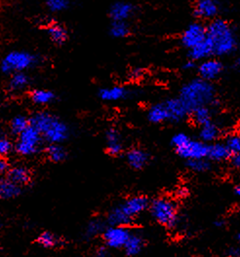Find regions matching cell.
Returning a JSON list of instances; mask_svg holds the SVG:
<instances>
[{
  "instance_id": "1",
  "label": "cell",
  "mask_w": 240,
  "mask_h": 257,
  "mask_svg": "<svg viewBox=\"0 0 240 257\" xmlns=\"http://www.w3.org/2000/svg\"><path fill=\"white\" fill-rule=\"evenodd\" d=\"M190 115L198 107L213 106L217 103V90L213 82L199 77L185 83L178 95Z\"/></svg>"
},
{
  "instance_id": "2",
  "label": "cell",
  "mask_w": 240,
  "mask_h": 257,
  "mask_svg": "<svg viewBox=\"0 0 240 257\" xmlns=\"http://www.w3.org/2000/svg\"><path fill=\"white\" fill-rule=\"evenodd\" d=\"M207 27V40L213 50L214 57L231 55L238 46V41L231 25L224 19L217 18Z\"/></svg>"
},
{
  "instance_id": "3",
  "label": "cell",
  "mask_w": 240,
  "mask_h": 257,
  "mask_svg": "<svg viewBox=\"0 0 240 257\" xmlns=\"http://www.w3.org/2000/svg\"><path fill=\"white\" fill-rule=\"evenodd\" d=\"M31 126L36 128L50 145H61L69 138L70 131L62 119L48 111L35 112L30 118Z\"/></svg>"
},
{
  "instance_id": "4",
  "label": "cell",
  "mask_w": 240,
  "mask_h": 257,
  "mask_svg": "<svg viewBox=\"0 0 240 257\" xmlns=\"http://www.w3.org/2000/svg\"><path fill=\"white\" fill-rule=\"evenodd\" d=\"M171 144L177 154L186 161L208 159V144H205L200 140H193L185 133L174 135Z\"/></svg>"
},
{
  "instance_id": "5",
  "label": "cell",
  "mask_w": 240,
  "mask_h": 257,
  "mask_svg": "<svg viewBox=\"0 0 240 257\" xmlns=\"http://www.w3.org/2000/svg\"><path fill=\"white\" fill-rule=\"evenodd\" d=\"M41 59L29 51H11L1 61L0 69L5 74L27 72L40 64Z\"/></svg>"
},
{
  "instance_id": "6",
  "label": "cell",
  "mask_w": 240,
  "mask_h": 257,
  "mask_svg": "<svg viewBox=\"0 0 240 257\" xmlns=\"http://www.w3.org/2000/svg\"><path fill=\"white\" fill-rule=\"evenodd\" d=\"M148 209L152 218L160 225L173 228L178 222V206L170 198L159 197L153 200Z\"/></svg>"
},
{
  "instance_id": "7",
  "label": "cell",
  "mask_w": 240,
  "mask_h": 257,
  "mask_svg": "<svg viewBox=\"0 0 240 257\" xmlns=\"http://www.w3.org/2000/svg\"><path fill=\"white\" fill-rule=\"evenodd\" d=\"M42 141L41 134L30 125L18 136L15 150L22 156H32L39 151Z\"/></svg>"
},
{
  "instance_id": "8",
  "label": "cell",
  "mask_w": 240,
  "mask_h": 257,
  "mask_svg": "<svg viewBox=\"0 0 240 257\" xmlns=\"http://www.w3.org/2000/svg\"><path fill=\"white\" fill-rule=\"evenodd\" d=\"M149 200L143 195L133 196L126 199L123 203L116 206V209L121 213V215L126 218L129 224L133 222L135 217L143 213L144 210L149 207Z\"/></svg>"
},
{
  "instance_id": "9",
  "label": "cell",
  "mask_w": 240,
  "mask_h": 257,
  "mask_svg": "<svg viewBox=\"0 0 240 257\" xmlns=\"http://www.w3.org/2000/svg\"><path fill=\"white\" fill-rule=\"evenodd\" d=\"M207 37V27L200 22L189 25L181 35V43L188 51L202 44Z\"/></svg>"
},
{
  "instance_id": "10",
  "label": "cell",
  "mask_w": 240,
  "mask_h": 257,
  "mask_svg": "<svg viewBox=\"0 0 240 257\" xmlns=\"http://www.w3.org/2000/svg\"><path fill=\"white\" fill-rule=\"evenodd\" d=\"M132 232L127 226H111L106 228L103 238L110 248H123Z\"/></svg>"
},
{
  "instance_id": "11",
  "label": "cell",
  "mask_w": 240,
  "mask_h": 257,
  "mask_svg": "<svg viewBox=\"0 0 240 257\" xmlns=\"http://www.w3.org/2000/svg\"><path fill=\"white\" fill-rule=\"evenodd\" d=\"M196 70L199 78L213 82L221 77L224 70V64L216 57L208 58L199 62L196 65Z\"/></svg>"
},
{
  "instance_id": "12",
  "label": "cell",
  "mask_w": 240,
  "mask_h": 257,
  "mask_svg": "<svg viewBox=\"0 0 240 257\" xmlns=\"http://www.w3.org/2000/svg\"><path fill=\"white\" fill-rule=\"evenodd\" d=\"M220 5L217 0H196L193 6V14L199 20L213 21L218 18Z\"/></svg>"
},
{
  "instance_id": "13",
  "label": "cell",
  "mask_w": 240,
  "mask_h": 257,
  "mask_svg": "<svg viewBox=\"0 0 240 257\" xmlns=\"http://www.w3.org/2000/svg\"><path fill=\"white\" fill-rule=\"evenodd\" d=\"M133 95V91L124 86H111L99 90L98 96L106 102H117L125 100Z\"/></svg>"
},
{
  "instance_id": "14",
  "label": "cell",
  "mask_w": 240,
  "mask_h": 257,
  "mask_svg": "<svg viewBox=\"0 0 240 257\" xmlns=\"http://www.w3.org/2000/svg\"><path fill=\"white\" fill-rule=\"evenodd\" d=\"M135 13V6L127 1H116L109 10L112 22H128Z\"/></svg>"
},
{
  "instance_id": "15",
  "label": "cell",
  "mask_w": 240,
  "mask_h": 257,
  "mask_svg": "<svg viewBox=\"0 0 240 257\" xmlns=\"http://www.w3.org/2000/svg\"><path fill=\"white\" fill-rule=\"evenodd\" d=\"M168 110L170 123H178L190 116V113L186 109L179 97H170L163 100Z\"/></svg>"
},
{
  "instance_id": "16",
  "label": "cell",
  "mask_w": 240,
  "mask_h": 257,
  "mask_svg": "<svg viewBox=\"0 0 240 257\" xmlns=\"http://www.w3.org/2000/svg\"><path fill=\"white\" fill-rule=\"evenodd\" d=\"M107 152L111 156H118L123 151V144L120 133L116 128H109L106 133Z\"/></svg>"
},
{
  "instance_id": "17",
  "label": "cell",
  "mask_w": 240,
  "mask_h": 257,
  "mask_svg": "<svg viewBox=\"0 0 240 257\" xmlns=\"http://www.w3.org/2000/svg\"><path fill=\"white\" fill-rule=\"evenodd\" d=\"M126 161L134 170H142L147 165L149 155L141 148H132L126 153Z\"/></svg>"
},
{
  "instance_id": "18",
  "label": "cell",
  "mask_w": 240,
  "mask_h": 257,
  "mask_svg": "<svg viewBox=\"0 0 240 257\" xmlns=\"http://www.w3.org/2000/svg\"><path fill=\"white\" fill-rule=\"evenodd\" d=\"M146 117H147V120L152 124H162V123L170 122L168 110L163 100L152 104L147 110Z\"/></svg>"
},
{
  "instance_id": "19",
  "label": "cell",
  "mask_w": 240,
  "mask_h": 257,
  "mask_svg": "<svg viewBox=\"0 0 240 257\" xmlns=\"http://www.w3.org/2000/svg\"><path fill=\"white\" fill-rule=\"evenodd\" d=\"M221 136V128L213 120L199 127V140L205 144H213Z\"/></svg>"
},
{
  "instance_id": "20",
  "label": "cell",
  "mask_w": 240,
  "mask_h": 257,
  "mask_svg": "<svg viewBox=\"0 0 240 257\" xmlns=\"http://www.w3.org/2000/svg\"><path fill=\"white\" fill-rule=\"evenodd\" d=\"M46 32L50 40L56 45H64L68 39V32L63 25L59 23H50L46 27Z\"/></svg>"
},
{
  "instance_id": "21",
  "label": "cell",
  "mask_w": 240,
  "mask_h": 257,
  "mask_svg": "<svg viewBox=\"0 0 240 257\" xmlns=\"http://www.w3.org/2000/svg\"><path fill=\"white\" fill-rule=\"evenodd\" d=\"M31 84V77L27 72H17L10 75L8 89L12 93H19L26 90Z\"/></svg>"
},
{
  "instance_id": "22",
  "label": "cell",
  "mask_w": 240,
  "mask_h": 257,
  "mask_svg": "<svg viewBox=\"0 0 240 257\" xmlns=\"http://www.w3.org/2000/svg\"><path fill=\"white\" fill-rule=\"evenodd\" d=\"M145 241L142 235L137 233H132L126 241L123 249L128 256H136L144 249Z\"/></svg>"
},
{
  "instance_id": "23",
  "label": "cell",
  "mask_w": 240,
  "mask_h": 257,
  "mask_svg": "<svg viewBox=\"0 0 240 257\" xmlns=\"http://www.w3.org/2000/svg\"><path fill=\"white\" fill-rule=\"evenodd\" d=\"M30 98L36 105H47L57 98L56 94L47 89H34L30 93Z\"/></svg>"
},
{
  "instance_id": "24",
  "label": "cell",
  "mask_w": 240,
  "mask_h": 257,
  "mask_svg": "<svg viewBox=\"0 0 240 257\" xmlns=\"http://www.w3.org/2000/svg\"><path fill=\"white\" fill-rule=\"evenodd\" d=\"M231 153L229 152L226 145L223 143H213L209 145L208 159L214 162L230 159Z\"/></svg>"
},
{
  "instance_id": "25",
  "label": "cell",
  "mask_w": 240,
  "mask_h": 257,
  "mask_svg": "<svg viewBox=\"0 0 240 257\" xmlns=\"http://www.w3.org/2000/svg\"><path fill=\"white\" fill-rule=\"evenodd\" d=\"M8 178L18 185H27L31 181V173L22 166H17L8 171Z\"/></svg>"
},
{
  "instance_id": "26",
  "label": "cell",
  "mask_w": 240,
  "mask_h": 257,
  "mask_svg": "<svg viewBox=\"0 0 240 257\" xmlns=\"http://www.w3.org/2000/svg\"><path fill=\"white\" fill-rule=\"evenodd\" d=\"M22 193L20 185L11 181L9 178L0 180V198L1 199H13Z\"/></svg>"
},
{
  "instance_id": "27",
  "label": "cell",
  "mask_w": 240,
  "mask_h": 257,
  "mask_svg": "<svg viewBox=\"0 0 240 257\" xmlns=\"http://www.w3.org/2000/svg\"><path fill=\"white\" fill-rule=\"evenodd\" d=\"M190 116L192 117L194 124H196L198 127H200V126L208 123L210 121H212V117H213L212 107L211 106L198 107L194 111H192Z\"/></svg>"
},
{
  "instance_id": "28",
  "label": "cell",
  "mask_w": 240,
  "mask_h": 257,
  "mask_svg": "<svg viewBox=\"0 0 240 257\" xmlns=\"http://www.w3.org/2000/svg\"><path fill=\"white\" fill-rule=\"evenodd\" d=\"M131 28L128 22H112L110 26V34L113 38L123 39L128 37Z\"/></svg>"
},
{
  "instance_id": "29",
  "label": "cell",
  "mask_w": 240,
  "mask_h": 257,
  "mask_svg": "<svg viewBox=\"0 0 240 257\" xmlns=\"http://www.w3.org/2000/svg\"><path fill=\"white\" fill-rule=\"evenodd\" d=\"M46 155L48 159L54 163H60L65 160L66 151L64 147L58 144H51L46 148Z\"/></svg>"
},
{
  "instance_id": "30",
  "label": "cell",
  "mask_w": 240,
  "mask_h": 257,
  "mask_svg": "<svg viewBox=\"0 0 240 257\" xmlns=\"http://www.w3.org/2000/svg\"><path fill=\"white\" fill-rule=\"evenodd\" d=\"M105 229H106V224L103 220H101L99 218L92 219L89 221V223L85 228L84 236L87 239H92L100 234H103Z\"/></svg>"
},
{
  "instance_id": "31",
  "label": "cell",
  "mask_w": 240,
  "mask_h": 257,
  "mask_svg": "<svg viewBox=\"0 0 240 257\" xmlns=\"http://www.w3.org/2000/svg\"><path fill=\"white\" fill-rule=\"evenodd\" d=\"M30 125V118H28L25 115H17L10 122V131L13 135L19 136Z\"/></svg>"
},
{
  "instance_id": "32",
  "label": "cell",
  "mask_w": 240,
  "mask_h": 257,
  "mask_svg": "<svg viewBox=\"0 0 240 257\" xmlns=\"http://www.w3.org/2000/svg\"><path fill=\"white\" fill-rule=\"evenodd\" d=\"M37 242L45 248H52L60 244V239L51 232H43L37 238Z\"/></svg>"
},
{
  "instance_id": "33",
  "label": "cell",
  "mask_w": 240,
  "mask_h": 257,
  "mask_svg": "<svg viewBox=\"0 0 240 257\" xmlns=\"http://www.w3.org/2000/svg\"><path fill=\"white\" fill-rule=\"evenodd\" d=\"M187 167L194 173H206L211 169L209 159H196L187 161Z\"/></svg>"
},
{
  "instance_id": "34",
  "label": "cell",
  "mask_w": 240,
  "mask_h": 257,
  "mask_svg": "<svg viewBox=\"0 0 240 257\" xmlns=\"http://www.w3.org/2000/svg\"><path fill=\"white\" fill-rule=\"evenodd\" d=\"M49 10L53 13H61L70 6V0H44Z\"/></svg>"
},
{
  "instance_id": "35",
  "label": "cell",
  "mask_w": 240,
  "mask_h": 257,
  "mask_svg": "<svg viewBox=\"0 0 240 257\" xmlns=\"http://www.w3.org/2000/svg\"><path fill=\"white\" fill-rule=\"evenodd\" d=\"M224 145H226V147L228 148L229 152L231 153V155L233 154H237L240 153V136L236 134H232L229 135L225 142Z\"/></svg>"
},
{
  "instance_id": "36",
  "label": "cell",
  "mask_w": 240,
  "mask_h": 257,
  "mask_svg": "<svg viewBox=\"0 0 240 257\" xmlns=\"http://www.w3.org/2000/svg\"><path fill=\"white\" fill-rule=\"evenodd\" d=\"M12 149H13L12 142L5 137H0V156L8 155L12 151Z\"/></svg>"
},
{
  "instance_id": "37",
  "label": "cell",
  "mask_w": 240,
  "mask_h": 257,
  "mask_svg": "<svg viewBox=\"0 0 240 257\" xmlns=\"http://www.w3.org/2000/svg\"><path fill=\"white\" fill-rule=\"evenodd\" d=\"M9 171V164L8 162L3 159V158H0V174H4L6 172Z\"/></svg>"
},
{
  "instance_id": "38",
  "label": "cell",
  "mask_w": 240,
  "mask_h": 257,
  "mask_svg": "<svg viewBox=\"0 0 240 257\" xmlns=\"http://www.w3.org/2000/svg\"><path fill=\"white\" fill-rule=\"evenodd\" d=\"M196 65H197V63H195V62H193L192 60L188 59V61L183 65V68L185 70H192V69L196 68Z\"/></svg>"
},
{
  "instance_id": "39",
  "label": "cell",
  "mask_w": 240,
  "mask_h": 257,
  "mask_svg": "<svg viewBox=\"0 0 240 257\" xmlns=\"http://www.w3.org/2000/svg\"><path fill=\"white\" fill-rule=\"evenodd\" d=\"M230 160H231V164L233 167L240 169V153L231 155Z\"/></svg>"
},
{
  "instance_id": "40",
  "label": "cell",
  "mask_w": 240,
  "mask_h": 257,
  "mask_svg": "<svg viewBox=\"0 0 240 257\" xmlns=\"http://www.w3.org/2000/svg\"><path fill=\"white\" fill-rule=\"evenodd\" d=\"M107 256H108V250H107V248H106V247H104V246H101L100 248H98V249H97V251L95 252V254H94V256L93 257Z\"/></svg>"
},
{
  "instance_id": "41",
  "label": "cell",
  "mask_w": 240,
  "mask_h": 257,
  "mask_svg": "<svg viewBox=\"0 0 240 257\" xmlns=\"http://www.w3.org/2000/svg\"><path fill=\"white\" fill-rule=\"evenodd\" d=\"M234 68H235V70L238 72L240 74V57H238L236 60H235V62H234Z\"/></svg>"
},
{
  "instance_id": "42",
  "label": "cell",
  "mask_w": 240,
  "mask_h": 257,
  "mask_svg": "<svg viewBox=\"0 0 240 257\" xmlns=\"http://www.w3.org/2000/svg\"><path fill=\"white\" fill-rule=\"evenodd\" d=\"M234 193H235V195H236L237 197H240V184L239 185H236V186L234 187Z\"/></svg>"
},
{
  "instance_id": "43",
  "label": "cell",
  "mask_w": 240,
  "mask_h": 257,
  "mask_svg": "<svg viewBox=\"0 0 240 257\" xmlns=\"http://www.w3.org/2000/svg\"><path fill=\"white\" fill-rule=\"evenodd\" d=\"M237 241H239L240 243V232L238 233V235H237Z\"/></svg>"
},
{
  "instance_id": "44",
  "label": "cell",
  "mask_w": 240,
  "mask_h": 257,
  "mask_svg": "<svg viewBox=\"0 0 240 257\" xmlns=\"http://www.w3.org/2000/svg\"><path fill=\"white\" fill-rule=\"evenodd\" d=\"M227 257H236V255H235V254H232V255H230V256H227Z\"/></svg>"
},
{
  "instance_id": "45",
  "label": "cell",
  "mask_w": 240,
  "mask_h": 257,
  "mask_svg": "<svg viewBox=\"0 0 240 257\" xmlns=\"http://www.w3.org/2000/svg\"><path fill=\"white\" fill-rule=\"evenodd\" d=\"M236 255V257H240V253H238V254H235Z\"/></svg>"
},
{
  "instance_id": "46",
  "label": "cell",
  "mask_w": 240,
  "mask_h": 257,
  "mask_svg": "<svg viewBox=\"0 0 240 257\" xmlns=\"http://www.w3.org/2000/svg\"><path fill=\"white\" fill-rule=\"evenodd\" d=\"M0 227H1V223H0Z\"/></svg>"
}]
</instances>
